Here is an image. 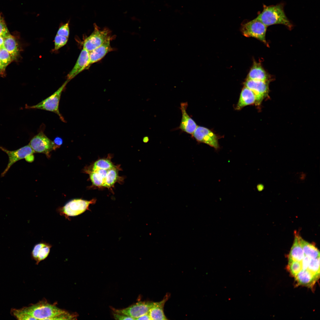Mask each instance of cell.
<instances>
[{
    "instance_id": "cell-1",
    "label": "cell",
    "mask_w": 320,
    "mask_h": 320,
    "mask_svg": "<svg viewBox=\"0 0 320 320\" xmlns=\"http://www.w3.org/2000/svg\"><path fill=\"white\" fill-rule=\"evenodd\" d=\"M256 18L267 27L278 24L284 25L289 29L292 27L281 4L269 6L264 5L263 11Z\"/></svg>"
},
{
    "instance_id": "cell-2",
    "label": "cell",
    "mask_w": 320,
    "mask_h": 320,
    "mask_svg": "<svg viewBox=\"0 0 320 320\" xmlns=\"http://www.w3.org/2000/svg\"><path fill=\"white\" fill-rule=\"evenodd\" d=\"M23 309L36 320H53L54 317L66 312L45 300Z\"/></svg>"
},
{
    "instance_id": "cell-3",
    "label": "cell",
    "mask_w": 320,
    "mask_h": 320,
    "mask_svg": "<svg viewBox=\"0 0 320 320\" xmlns=\"http://www.w3.org/2000/svg\"><path fill=\"white\" fill-rule=\"evenodd\" d=\"M69 81L67 79L56 91L38 104L31 106L26 104L25 108L27 109H39L53 112L57 114L62 121L66 122L60 112L59 107L62 92Z\"/></svg>"
},
{
    "instance_id": "cell-4",
    "label": "cell",
    "mask_w": 320,
    "mask_h": 320,
    "mask_svg": "<svg viewBox=\"0 0 320 320\" xmlns=\"http://www.w3.org/2000/svg\"><path fill=\"white\" fill-rule=\"evenodd\" d=\"M96 201L95 199L89 201L74 199L68 202L63 207L57 209V211L60 214L67 218L69 217L79 215L89 210V205L95 204Z\"/></svg>"
},
{
    "instance_id": "cell-5",
    "label": "cell",
    "mask_w": 320,
    "mask_h": 320,
    "mask_svg": "<svg viewBox=\"0 0 320 320\" xmlns=\"http://www.w3.org/2000/svg\"><path fill=\"white\" fill-rule=\"evenodd\" d=\"M267 26L256 18L244 24L241 31L247 37H252L268 45L265 36Z\"/></svg>"
},
{
    "instance_id": "cell-6",
    "label": "cell",
    "mask_w": 320,
    "mask_h": 320,
    "mask_svg": "<svg viewBox=\"0 0 320 320\" xmlns=\"http://www.w3.org/2000/svg\"><path fill=\"white\" fill-rule=\"evenodd\" d=\"M92 33L84 40L83 48L90 52L103 43L109 39L111 38L110 31L107 28L100 29L95 24Z\"/></svg>"
},
{
    "instance_id": "cell-7",
    "label": "cell",
    "mask_w": 320,
    "mask_h": 320,
    "mask_svg": "<svg viewBox=\"0 0 320 320\" xmlns=\"http://www.w3.org/2000/svg\"><path fill=\"white\" fill-rule=\"evenodd\" d=\"M116 166L110 169L90 168L87 171L92 185L97 187L107 188L110 184Z\"/></svg>"
},
{
    "instance_id": "cell-8",
    "label": "cell",
    "mask_w": 320,
    "mask_h": 320,
    "mask_svg": "<svg viewBox=\"0 0 320 320\" xmlns=\"http://www.w3.org/2000/svg\"><path fill=\"white\" fill-rule=\"evenodd\" d=\"M29 145L35 152L43 153L47 156L51 151L58 148L42 131L32 138Z\"/></svg>"
},
{
    "instance_id": "cell-9",
    "label": "cell",
    "mask_w": 320,
    "mask_h": 320,
    "mask_svg": "<svg viewBox=\"0 0 320 320\" xmlns=\"http://www.w3.org/2000/svg\"><path fill=\"white\" fill-rule=\"evenodd\" d=\"M0 149L6 153L9 158V161L5 169L1 173V177L4 176L13 164L21 159H25L28 156L33 154L35 152L28 144L14 151H9L1 146Z\"/></svg>"
},
{
    "instance_id": "cell-10",
    "label": "cell",
    "mask_w": 320,
    "mask_h": 320,
    "mask_svg": "<svg viewBox=\"0 0 320 320\" xmlns=\"http://www.w3.org/2000/svg\"><path fill=\"white\" fill-rule=\"evenodd\" d=\"M153 302L140 301L126 308L121 309L113 308L114 313L124 315L135 320L137 318L148 313Z\"/></svg>"
},
{
    "instance_id": "cell-11",
    "label": "cell",
    "mask_w": 320,
    "mask_h": 320,
    "mask_svg": "<svg viewBox=\"0 0 320 320\" xmlns=\"http://www.w3.org/2000/svg\"><path fill=\"white\" fill-rule=\"evenodd\" d=\"M193 137L198 142L206 144L216 150L220 148L218 138L211 131L203 127L197 126L192 134Z\"/></svg>"
},
{
    "instance_id": "cell-12",
    "label": "cell",
    "mask_w": 320,
    "mask_h": 320,
    "mask_svg": "<svg viewBox=\"0 0 320 320\" xmlns=\"http://www.w3.org/2000/svg\"><path fill=\"white\" fill-rule=\"evenodd\" d=\"M269 81L247 79L244 82L245 87L252 90L256 97V103L259 104L267 94Z\"/></svg>"
},
{
    "instance_id": "cell-13",
    "label": "cell",
    "mask_w": 320,
    "mask_h": 320,
    "mask_svg": "<svg viewBox=\"0 0 320 320\" xmlns=\"http://www.w3.org/2000/svg\"><path fill=\"white\" fill-rule=\"evenodd\" d=\"M180 105L182 116L178 129L188 134H192L198 126L194 120L187 112L186 109L188 105L187 102L181 103Z\"/></svg>"
},
{
    "instance_id": "cell-14",
    "label": "cell",
    "mask_w": 320,
    "mask_h": 320,
    "mask_svg": "<svg viewBox=\"0 0 320 320\" xmlns=\"http://www.w3.org/2000/svg\"><path fill=\"white\" fill-rule=\"evenodd\" d=\"M89 52L83 48L75 65L67 76V80H70L89 65Z\"/></svg>"
},
{
    "instance_id": "cell-15",
    "label": "cell",
    "mask_w": 320,
    "mask_h": 320,
    "mask_svg": "<svg viewBox=\"0 0 320 320\" xmlns=\"http://www.w3.org/2000/svg\"><path fill=\"white\" fill-rule=\"evenodd\" d=\"M111 39H109L100 46L89 52V65L100 61L108 53L113 50L110 44Z\"/></svg>"
},
{
    "instance_id": "cell-16",
    "label": "cell",
    "mask_w": 320,
    "mask_h": 320,
    "mask_svg": "<svg viewBox=\"0 0 320 320\" xmlns=\"http://www.w3.org/2000/svg\"><path fill=\"white\" fill-rule=\"evenodd\" d=\"M52 245L45 242H41L36 244L31 252L32 258L37 264L44 260L48 256Z\"/></svg>"
},
{
    "instance_id": "cell-17",
    "label": "cell",
    "mask_w": 320,
    "mask_h": 320,
    "mask_svg": "<svg viewBox=\"0 0 320 320\" xmlns=\"http://www.w3.org/2000/svg\"><path fill=\"white\" fill-rule=\"evenodd\" d=\"M169 296L167 294L163 299L159 302H153L148 312L151 320H167L164 312V307L166 302Z\"/></svg>"
},
{
    "instance_id": "cell-18",
    "label": "cell",
    "mask_w": 320,
    "mask_h": 320,
    "mask_svg": "<svg viewBox=\"0 0 320 320\" xmlns=\"http://www.w3.org/2000/svg\"><path fill=\"white\" fill-rule=\"evenodd\" d=\"M270 78V76L263 68L261 64L254 61L247 79L269 81Z\"/></svg>"
},
{
    "instance_id": "cell-19",
    "label": "cell",
    "mask_w": 320,
    "mask_h": 320,
    "mask_svg": "<svg viewBox=\"0 0 320 320\" xmlns=\"http://www.w3.org/2000/svg\"><path fill=\"white\" fill-rule=\"evenodd\" d=\"M294 277L298 284L309 287H313L319 278L307 270H302Z\"/></svg>"
},
{
    "instance_id": "cell-20",
    "label": "cell",
    "mask_w": 320,
    "mask_h": 320,
    "mask_svg": "<svg viewBox=\"0 0 320 320\" xmlns=\"http://www.w3.org/2000/svg\"><path fill=\"white\" fill-rule=\"evenodd\" d=\"M299 234L296 233L294 240L288 256L289 261L301 262L304 258L303 248L299 239Z\"/></svg>"
},
{
    "instance_id": "cell-21",
    "label": "cell",
    "mask_w": 320,
    "mask_h": 320,
    "mask_svg": "<svg viewBox=\"0 0 320 320\" xmlns=\"http://www.w3.org/2000/svg\"><path fill=\"white\" fill-rule=\"evenodd\" d=\"M256 101V97L253 92L245 87L241 92L236 108L240 109L246 106L253 104Z\"/></svg>"
},
{
    "instance_id": "cell-22",
    "label": "cell",
    "mask_w": 320,
    "mask_h": 320,
    "mask_svg": "<svg viewBox=\"0 0 320 320\" xmlns=\"http://www.w3.org/2000/svg\"><path fill=\"white\" fill-rule=\"evenodd\" d=\"M3 46L10 54L12 60L17 58L19 49L18 44L13 36L10 34L4 38Z\"/></svg>"
},
{
    "instance_id": "cell-23",
    "label": "cell",
    "mask_w": 320,
    "mask_h": 320,
    "mask_svg": "<svg viewBox=\"0 0 320 320\" xmlns=\"http://www.w3.org/2000/svg\"><path fill=\"white\" fill-rule=\"evenodd\" d=\"M298 238L305 256L311 258L320 257L319 251L314 244L306 241L299 235Z\"/></svg>"
},
{
    "instance_id": "cell-24",
    "label": "cell",
    "mask_w": 320,
    "mask_h": 320,
    "mask_svg": "<svg viewBox=\"0 0 320 320\" xmlns=\"http://www.w3.org/2000/svg\"><path fill=\"white\" fill-rule=\"evenodd\" d=\"M114 165L109 158L101 159L98 160L91 166L92 168L110 169L114 167Z\"/></svg>"
},
{
    "instance_id": "cell-25",
    "label": "cell",
    "mask_w": 320,
    "mask_h": 320,
    "mask_svg": "<svg viewBox=\"0 0 320 320\" xmlns=\"http://www.w3.org/2000/svg\"><path fill=\"white\" fill-rule=\"evenodd\" d=\"M320 257L311 258L307 270L319 278L320 275Z\"/></svg>"
},
{
    "instance_id": "cell-26",
    "label": "cell",
    "mask_w": 320,
    "mask_h": 320,
    "mask_svg": "<svg viewBox=\"0 0 320 320\" xmlns=\"http://www.w3.org/2000/svg\"><path fill=\"white\" fill-rule=\"evenodd\" d=\"M12 313L17 319L20 320H36V319L26 313L23 309H13L11 311Z\"/></svg>"
},
{
    "instance_id": "cell-27",
    "label": "cell",
    "mask_w": 320,
    "mask_h": 320,
    "mask_svg": "<svg viewBox=\"0 0 320 320\" xmlns=\"http://www.w3.org/2000/svg\"><path fill=\"white\" fill-rule=\"evenodd\" d=\"M10 55L4 46L0 48V62L4 68L12 61Z\"/></svg>"
},
{
    "instance_id": "cell-28",
    "label": "cell",
    "mask_w": 320,
    "mask_h": 320,
    "mask_svg": "<svg viewBox=\"0 0 320 320\" xmlns=\"http://www.w3.org/2000/svg\"><path fill=\"white\" fill-rule=\"evenodd\" d=\"M287 268L291 275L294 277L302 270L301 262L289 261Z\"/></svg>"
},
{
    "instance_id": "cell-29",
    "label": "cell",
    "mask_w": 320,
    "mask_h": 320,
    "mask_svg": "<svg viewBox=\"0 0 320 320\" xmlns=\"http://www.w3.org/2000/svg\"><path fill=\"white\" fill-rule=\"evenodd\" d=\"M68 37L56 34L54 40L55 49L57 50L62 47L67 43Z\"/></svg>"
},
{
    "instance_id": "cell-30",
    "label": "cell",
    "mask_w": 320,
    "mask_h": 320,
    "mask_svg": "<svg viewBox=\"0 0 320 320\" xmlns=\"http://www.w3.org/2000/svg\"><path fill=\"white\" fill-rule=\"evenodd\" d=\"M10 33L4 20L0 17V37L4 38L10 35Z\"/></svg>"
},
{
    "instance_id": "cell-31",
    "label": "cell",
    "mask_w": 320,
    "mask_h": 320,
    "mask_svg": "<svg viewBox=\"0 0 320 320\" xmlns=\"http://www.w3.org/2000/svg\"><path fill=\"white\" fill-rule=\"evenodd\" d=\"M69 22L61 26L59 28L57 34L68 38L69 34Z\"/></svg>"
},
{
    "instance_id": "cell-32",
    "label": "cell",
    "mask_w": 320,
    "mask_h": 320,
    "mask_svg": "<svg viewBox=\"0 0 320 320\" xmlns=\"http://www.w3.org/2000/svg\"><path fill=\"white\" fill-rule=\"evenodd\" d=\"M113 315L114 318L116 320H134L131 317L123 314L114 313Z\"/></svg>"
},
{
    "instance_id": "cell-33",
    "label": "cell",
    "mask_w": 320,
    "mask_h": 320,
    "mask_svg": "<svg viewBox=\"0 0 320 320\" xmlns=\"http://www.w3.org/2000/svg\"><path fill=\"white\" fill-rule=\"evenodd\" d=\"M311 258L305 256L301 261L302 266V270H307L310 260Z\"/></svg>"
},
{
    "instance_id": "cell-34",
    "label": "cell",
    "mask_w": 320,
    "mask_h": 320,
    "mask_svg": "<svg viewBox=\"0 0 320 320\" xmlns=\"http://www.w3.org/2000/svg\"><path fill=\"white\" fill-rule=\"evenodd\" d=\"M53 142L55 145L59 148L63 144V140L61 138L56 137L54 139Z\"/></svg>"
},
{
    "instance_id": "cell-35",
    "label": "cell",
    "mask_w": 320,
    "mask_h": 320,
    "mask_svg": "<svg viewBox=\"0 0 320 320\" xmlns=\"http://www.w3.org/2000/svg\"><path fill=\"white\" fill-rule=\"evenodd\" d=\"M135 320H151L149 313L135 319Z\"/></svg>"
},
{
    "instance_id": "cell-36",
    "label": "cell",
    "mask_w": 320,
    "mask_h": 320,
    "mask_svg": "<svg viewBox=\"0 0 320 320\" xmlns=\"http://www.w3.org/2000/svg\"><path fill=\"white\" fill-rule=\"evenodd\" d=\"M25 159L26 161L28 162H32L34 160V156L33 154H31L27 156Z\"/></svg>"
},
{
    "instance_id": "cell-37",
    "label": "cell",
    "mask_w": 320,
    "mask_h": 320,
    "mask_svg": "<svg viewBox=\"0 0 320 320\" xmlns=\"http://www.w3.org/2000/svg\"><path fill=\"white\" fill-rule=\"evenodd\" d=\"M4 38L0 37V48L3 46Z\"/></svg>"
},
{
    "instance_id": "cell-38",
    "label": "cell",
    "mask_w": 320,
    "mask_h": 320,
    "mask_svg": "<svg viewBox=\"0 0 320 320\" xmlns=\"http://www.w3.org/2000/svg\"><path fill=\"white\" fill-rule=\"evenodd\" d=\"M5 68L2 65L0 62V73H2L4 71Z\"/></svg>"
},
{
    "instance_id": "cell-39",
    "label": "cell",
    "mask_w": 320,
    "mask_h": 320,
    "mask_svg": "<svg viewBox=\"0 0 320 320\" xmlns=\"http://www.w3.org/2000/svg\"><path fill=\"white\" fill-rule=\"evenodd\" d=\"M148 140H149V139H148V137H144L143 139V140L144 142H145V143H146V142H148Z\"/></svg>"
},
{
    "instance_id": "cell-40",
    "label": "cell",
    "mask_w": 320,
    "mask_h": 320,
    "mask_svg": "<svg viewBox=\"0 0 320 320\" xmlns=\"http://www.w3.org/2000/svg\"></svg>"
}]
</instances>
